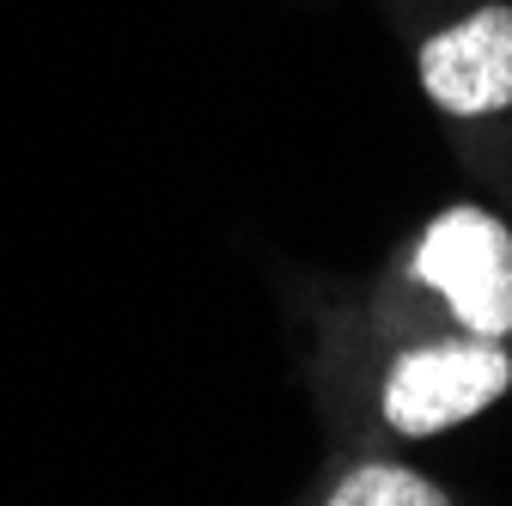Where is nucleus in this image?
Here are the masks:
<instances>
[{
    "instance_id": "obj_1",
    "label": "nucleus",
    "mask_w": 512,
    "mask_h": 506,
    "mask_svg": "<svg viewBox=\"0 0 512 506\" xmlns=\"http://www.w3.org/2000/svg\"><path fill=\"white\" fill-rule=\"evenodd\" d=\"M415 275L452 299V311L476 336L512 330V238L482 208H452L421 244Z\"/></svg>"
},
{
    "instance_id": "obj_3",
    "label": "nucleus",
    "mask_w": 512,
    "mask_h": 506,
    "mask_svg": "<svg viewBox=\"0 0 512 506\" xmlns=\"http://www.w3.org/2000/svg\"><path fill=\"white\" fill-rule=\"evenodd\" d=\"M421 80L458 116L506 110L512 104V7H482L476 19L439 31L421 49Z\"/></svg>"
},
{
    "instance_id": "obj_4",
    "label": "nucleus",
    "mask_w": 512,
    "mask_h": 506,
    "mask_svg": "<svg viewBox=\"0 0 512 506\" xmlns=\"http://www.w3.org/2000/svg\"><path fill=\"white\" fill-rule=\"evenodd\" d=\"M336 506H439L445 494L409 470H391V464H372V470H354L336 494Z\"/></svg>"
},
{
    "instance_id": "obj_2",
    "label": "nucleus",
    "mask_w": 512,
    "mask_h": 506,
    "mask_svg": "<svg viewBox=\"0 0 512 506\" xmlns=\"http://www.w3.org/2000/svg\"><path fill=\"white\" fill-rule=\"evenodd\" d=\"M506 391V354L488 342H445V348H421L409 354L391 385H384V415H391L397 433L427 439L452 421H470L476 409H488Z\"/></svg>"
}]
</instances>
